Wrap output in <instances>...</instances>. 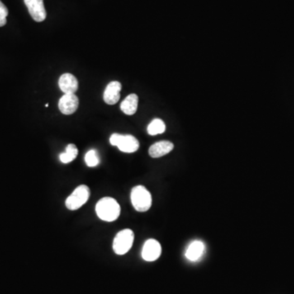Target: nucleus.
Listing matches in <instances>:
<instances>
[{
    "instance_id": "10",
    "label": "nucleus",
    "mask_w": 294,
    "mask_h": 294,
    "mask_svg": "<svg viewBox=\"0 0 294 294\" xmlns=\"http://www.w3.org/2000/svg\"><path fill=\"white\" fill-rule=\"evenodd\" d=\"M59 87L65 94H74L78 88L77 78L72 74L66 73L61 76Z\"/></svg>"
},
{
    "instance_id": "13",
    "label": "nucleus",
    "mask_w": 294,
    "mask_h": 294,
    "mask_svg": "<svg viewBox=\"0 0 294 294\" xmlns=\"http://www.w3.org/2000/svg\"><path fill=\"white\" fill-rule=\"evenodd\" d=\"M138 107V95L130 94L124 99L120 105V108L127 115H133L135 114Z\"/></svg>"
},
{
    "instance_id": "5",
    "label": "nucleus",
    "mask_w": 294,
    "mask_h": 294,
    "mask_svg": "<svg viewBox=\"0 0 294 294\" xmlns=\"http://www.w3.org/2000/svg\"><path fill=\"white\" fill-rule=\"evenodd\" d=\"M90 190L85 185H81L73 191L66 200V206L69 210H77L85 205L89 199Z\"/></svg>"
},
{
    "instance_id": "4",
    "label": "nucleus",
    "mask_w": 294,
    "mask_h": 294,
    "mask_svg": "<svg viewBox=\"0 0 294 294\" xmlns=\"http://www.w3.org/2000/svg\"><path fill=\"white\" fill-rule=\"evenodd\" d=\"M110 143L112 146L117 147L124 153H134L139 149V142L132 135H121L114 134L110 136Z\"/></svg>"
},
{
    "instance_id": "6",
    "label": "nucleus",
    "mask_w": 294,
    "mask_h": 294,
    "mask_svg": "<svg viewBox=\"0 0 294 294\" xmlns=\"http://www.w3.org/2000/svg\"><path fill=\"white\" fill-rule=\"evenodd\" d=\"M30 16L37 22L44 21L47 17L44 0H24Z\"/></svg>"
},
{
    "instance_id": "3",
    "label": "nucleus",
    "mask_w": 294,
    "mask_h": 294,
    "mask_svg": "<svg viewBox=\"0 0 294 294\" xmlns=\"http://www.w3.org/2000/svg\"><path fill=\"white\" fill-rule=\"evenodd\" d=\"M134 233L130 229H124L115 235L113 242V250L118 255H124L134 244Z\"/></svg>"
},
{
    "instance_id": "12",
    "label": "nucleus",
    "mask_w": 294,
    "mask_h": 294,
    "mask_svg": "<svg viewBox=\"0 0 294 294\" xmlns=\"http://www.w3.org/2000/svg\"><path fill=\"white\" fill-rule=\"evenodd\" d=\"M205 244L201 241H194L189 245L188 248L186 252V257L187 259L192 262L200 259V257L203 255L205 252Z\"/></svg>"
},
{
    "instance_id": "17",
    "label": "nucleus",
    "mask_w": 294,
    "mask_h": 294,
    "mask_svg": "<svg viewBox=\"0 0 294 294\" xmlns=\"http://www.w3.org/2000/svg\"><path fill=\"white\" fill-rule=\"evenodd\" d=\"M8 15V10L7 7L0 1V27L7 23V16Z\"/></svg>"
},
{
    "instance_id": "14",
    "label": "nucleus",
    "mask_w": 294,
    "mask_h": 294,
    "mask_svg": "<svg viewBox=\"0 0 294 294\" xmlns=\"http://www.w3.org/2000/svg\"><path fill=\"white\" fill-rule=\"evenodd\" d=\"M78 148L74 144H69L66 148V152L60 154V160L63 163H71L78 155Z\"/></svg>"
},
{
    "instance_id": "15",
    "label": "nucleus",
    "mask_w": 294,
    "mask_h": 294,
    "mask_svg": "<svg viewBox=\"0 0 294 294\" xmlns=\"http://www.w3.org/2000/svg\"><path fill=\"white\" fill-rule=\"evenodd\" d=\"M165 124L160 119H154L151 123L148 125L147 132L149 135L154 136L158 134H163L165 132Z\"/></svg>"
},
{
    "instance_id": "8",
    "label": "nucleus",
    "mask_w": 294,
    "mask_h": 294,
    "mask_svg": "<svg viewBox=\"0 0 294 294\" xmlns=\"http://www.w3.org/2000/svg\"><path fill=\"white\" fill-rule=\"evenodd\" d=\"M61 112L66 115H72L78 107V98L75 94H64L58 102Z\"/></svg>"
},
{
    "instance_id": "9",
    "label": "nucleus",
    "mask_w": 294,
    "mask_h": 294,
    "mask_svg": "<svg viewBox=\"0 0 294 294\" xmlns=\"http://www.w3.org/2000/svg\"><path fill=\"white\" fill-rule=\"evenodd\" d=\"M122 88V85L118 81L110 82L108 85L106 86V90L104 92V101L108 105H115L120 101V91Z\"/></svg>"
},
{
    "instance_id": "2",
    "label": "nucleus",
    "mask_w": 294,
    "mask_h": 294,
    "mask_svg": "<svg viewBox=\"0 0 294 294\" xmlns=\"http://www.w3.org/2000/svg\"><path fill=\"white\" fill-rule=\"evenodd\" d=\"M132 205L138 212H147L152 205L151 195L145 186H137L131 191Z\"/></svg>"
},
{
    "instance_id": "7",
    "label": "nucleus",
    "mask_w": 294,
    "mask_h": 294,
    "mask_svg": "<svg viewBox=\"0 0 294 294\" xmlns=\"http://www.w3.org/2000/svg\"><path fill=\"white\" fill-rule=\"evenodd\" d=\"M162 248L160 244L155 239H148L143 246L142 256L147 262H154L161 255Z\"/></svg>"
},
{
    "instance_id": "1",
    "label": "nucleus",
    "mask_w": 294,
    "mask_h": 294,
    "mask_svg": "<svg viewBox=\"0 0 294 294\" xmlns=\"http://www.w3.org/2000/svg\"><path fill=\"white\" fill-rule=\"evenodd\" d=\"M96 213L101 220L111 222L119 219L120 206L115 199L104 197L97 202Z\"/></svg>"
},
{
    "instance_id": "11",
    "label": "nucleus",
    "mask_w": 294,
    "mask_h": 294,
    "mask_svg": "<svg viewBox=\"0 0 294 294\" xmlns=\"http://www.w3.org/2000/svg\"><path fill=\"white\" fill-rule=\"evenodd\" d=\"M173 144L168 141H161L149 147V154L152 158H160L170 153L173 149Z\"/></svg>"
},
{
    "instance_id": "16",
    "label": "nucleus",
    "mask_w": 294,
    "mask_h": 294,
    "mask_svg": "<svg viewBox=\"0 0 294 294\" xmlns=\"http://www.w3.org/2000/svg\"><path fill=\"white\" fill-rule=\"evenodd\" d=\"M85 162L88 167H96L98 165L100 159H99L98 154L95 149H90L87 152L85 155Z\"/></svg>"
}]
</instances>
